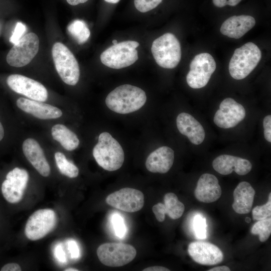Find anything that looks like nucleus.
I'll use <instances>...</instances> for the list:
<instances>
[{"mask_svg": "<svg viewBox=\"0 0 271 271\" xmlns=\"http://www.w3.org/2000/svg\"><path fill=\"white\" fill-rule=\"evenodd\" d=\"M147 95L141 88L130 84L119 86L106 96L105 103L111 110L127 114L140 109L146 103Z\"/></svg>", "mask_w": 271, "mask_h": 271, "instance_id": "f257e3e1", "label": "nucleus"}, {"mask_svg": "<svg viewBox=\"0 0 271 271\" xmlns=\"http://www.w3.org/2000/svg\"><path fill=\"white\" fill-rule=\"evenodd\" d=\"M92 153L98 165L108 171L119 169L124 162V152L121 146L107 132L99 134Z\"/></svg>", "mask_w": 271, "mask_h": 271, "instance_id": "f03ea898", "label": "nucleus"}, {"mask_svg": "<svg viewBox=\"0 0 271 271\" xmlns=\"http://www.w3.org/2000/svg\"><path fill=\"white\" fill-rule=\"evenodd\" d=\"M261 58L260 50L252 42L236 49L229 63L231 76L236 80L245 78L256 67Z\"/></svg>", "mask_w": 271, "mask_h": 271, "instance_id": "7ed1b4c3", "label": "nucleus"}, {"mask_svg": "<svg viewBox=\"0 0 271 271\" xmlns=\"http://www.w3.org/2000/svg\"><path fill=\"white\" fill-rule=\"evenodd\" d=\"M151 51L156 63L164 68H175L181 59L180 42L170 33H165L155 39L152 43Z\"/></svg>", "mask_w": 271, "mask_h": 271, "instance_id": "20e7f679", "label": "nucleus"}, {"mask_svg": "<svg viewBox=\"0 0 271 271\" xmlns=\"http://www.w3.org/2000/svg\"><path fill=\"white\" fill-rule=\"evenodd\" d=\"M139 43L134 41H125L113 45L100 55L103 64L112 69H119L128 67L139 59L136 48Z\"/></svg>", "mask_w": 271, "mask_h": 271, "instance_id": "39448f33", "label": "nucleus"}, {"mask_svg": "<svg viewBox=\"0 0 271 271\" xmlns=\"http://www.w3.org/2000/svg\"><path fill=\"white\" fill-rule=\"evenodd\" d=\"M52 55L56 71L63 82L76 85L79 81L80 69L73 53L63 44L57 42L52 47Z\"/></svg>", "mask_w": 271, "mask_h": 271, "instance_id": "423d86ee", "label": "nucleus"}, {"mask_svg": "<svg viewBox=\"0 0 271 271\" xmlns=\"http://www.w3.org/2000/svg\"><path fill=\"white\" fill-rule=\"evenodd\" d=\"M137 251L131 245L123 243H105L97 249L100 262L107 266L118 267L131 262L136 257Z\"/></svg>", "mask_w": 271, "mask_h": 271, "instance_id": "0eeeda50", "label": "nucleus"}, {"mask_svg": "<svg viewBox=\"0 0 271 271\" xmlns=\"http://www.w3.org/2000/svg\"><path fill=\"white\" fill-rule=\"evenodd\" d=\"M216 67L211 55L202 53L196 55L190 64V71L186 76L188 85L194 89L205 86Z\"/></svg>", "mask_w": 271, "mask_h": 271, "instance_id": "6e6552de", "label": "nucleus"}, {"mask_svg": "<svg viewBox=\"0 0 271 271\" xmlns=\"http://www.w3.org/2000/svg\"><path fill=\"white\" fill-rule=\"evenodd\" d=\"M39 40L37 35L30 33L24 35L8 52L6 60L11 66L21 67L28 64L38 52Z\"/></svg>", "mask_w": 271, "mask_h": 271, "instance_id": "1a4fd4ad", "label": "nucleus"}, {"mask_svg": "<svg viewBox=\"0 0 271 271\" xmlns=\"http://www.w3.org/2000/svg\"><path fill=\"white\" fill-rule=\"evenodd\" d=\"M29 180L28 172L15 167L9 171L1 185V191L5 200L10 204H16L22 199Z\"/></svg>", "mask_w": 271, "mask_h": 271, "instance_id": "9d476101", "label": "nucleus"}, {"mask_svg": "<svg viewBox=\"0 0 271 271\" xmlns=\"http://www.w3.org/2000/svg\"><path fill=\"white\" fill-rule=\"evenodd\" d=\"M56 221V215L53 210H38L28 218L25 228V235L31 240L40 239L53 229Z\"/></svg>", "mask_w": 271, "mask_h": 271, "instance_id": "9b49d317", "label": "nucleus"}, {"mask_svg": "<svg viewBox=\"0 0 271 271\" xmlns=\"http://www.w3.org/2000/svg\"><path fill=\"white\" fill-rule=\"evenodd\" d=\"M8 86L14 92L36 101L44 102L48 91L39 82L20 74H11L6 80Z\"/></svg>", "mask_w": 271, "mask_h": 271, "instance_id": "f8f14e48", "label": "nucleus"}, {"mask_svg": "<svg viewBox=\"0 0 271 271\" xmlns=\"http://www.w3.org/2000/svg\"><path fill=\"white\" fill-rule=\"evenodd\" d=\"M106 202L110 206L127 212L140 210L144 206V195L139 190L124 188L107 196Z\"/></svg>", "mask_w": 271, "mask_h": 271, "instance_id": "ddd939ff", "label": "nucleus"}, {"mask_svg": "<svg viewBox=\"0 0 271 271\" xmlns=\"http://www.w3.org/2000/svg\"><path fill=\"white\" fill-rule=\"evenodd\" d=\"M244 107L233 98H226L219 105L213 118L215 124L219 127L229 128L235 126L245 116Z\"/></svg>", "mask_w": 271, "mask_h": 271, "instance_id": "4468645a", "label": "nucleus"}, {"mask_svg": "<svg viewBox=\"0 0 271 271\" xmlns=\"http://www.w3.org/2000/svg\"><path fill=\"white\" fill-rule=\"evenodd\" d=\"M188 252L196 262L206 265L220 263L224 258L221 250L215 245L205 241H195L190 243Z\"/></svg>", "mask_w": 271, "mask_h": 271, "instance_id": "2eb2a0df", "label": "nucleus"}, {"mask_svg": "<svg viewBox=\"0 0 271 271\" xmlns=\"http://www.w3.org/2000/svg\"><path fill=\"white\" fill-rule=\"evenodd\" d=\"M212 166L216 172L223 175H229L233 171L239 175H245L252 169L248 160L228 155L216 157L212 162Z\"/></svg>", "mask_w": 271, "mask_h": 271, "instance_id": "dca6fc26", "label": "nucleus"}, {"mask_svg": "<svg viewBox=\"0 0 271 271\" xmlns=\"http://www.w3.org/2000/svg\"><path fill=\"white\" fill-rule=\"evenodd\" d=\"M16 105L24 112L42 119L57 118L63 114L61 110L56 106L24 97L19 98Z\"/></svg>", "mask_w": 271, "mask_h": 271, "instance_id": "f3484780", "label": "nucleus"}, {"mask_svg": "<svg viewBox=\"0 0 271 271\" xmlns=\"http://www.w3.org/2000/svg\"><path fill=\"white\" fill-rule=\"evenodd\" d=\"M196 198L199 201L209 203L217 201L221 196V189L217 178L208 173L199 178L194 191Z\"/></svg>", "mask_w": 271, "mask_h": 271, "instance_id": "a211bd4d", "label": "nucleus"}, {"mask_svg": "<svg viewBox=\"0 0 271 271\" xmlns=\"http://www.w3.org/2000/svg\"><path fill=\"white\" fill-rule=\"evenodd\" d=\"M23 153L38 173L44 177L50 174V167L39 144L34 139L25 140L22 145Z\"/></svg>", "mask_w": 271, "mask_h": 271, "instance_id": "6ab92c4d", "label": "nucleus"}, {"mask_svg": "<svg viewBox=\"0 0 271 271\" xmlns=\"http://www.w3.org/2000/svg\"><path fill=\"white\" fill-rule=\"evenodd\" d=\"M177 127L179 132L186 136L193 144H201L205 137V130L201 123L189 113L182 112L177 117Z\"/></svg>", "mask_w": 271, "mask_h": 271, "instance_id": "aec40b11", "label": "nucleus"}, {"mask_svg": "<svg viewBox=\"0 0 271 271\" xmlns=\"http://www.w3.org/2000/svg\"><path fill=\"white\" fill-rule=\"evenodd\" d=\"M255 24L254 18L250 16H233L223 23L220 32L229 38L239 39L251 29Z\"/></svg>", "mask_w": 271, "mask_h": 271, "instance_id": "412c9836", "label": "nucleus"}, {"mask_svg": "<svg viewBox=\"0 0 271 271\" xmlns=\"http://www.w3.org/2000/svg\"><path fill=\"white\" fill-rule=\"evenodd\" d=\"M174 160V151L170 147L163 146L149 155L146 162V167L151 172L164 174L170 170Z\"/></svg>", "mask_w": 271, "mask_h": 271, "instance_id": "4be33fe9", "label": "nucleus"}, {"mask_svg": "<svg viewBox=\"0 0 271 271\" xmlns=\"http://www.w3.org/2000/svg\"><path fill=\"white\" fill-rule=\"evenodd\" d=\"M255 190L247 182L242 181L238 184L233 192L234 211L240 214L250 212L252 207Z\"/></svg>", "mask_w": 271, "mask_h": 271, "instance_id": "5701e85b", "label": "nucleus"}, {"mask_svg": "<svg viewBox=\"0 0 271 271\" xmlns=\"http://www.w3.org/2000/svg\"><path fill=\"white\" fill-rule=\"evenodd\" d=\"M53 138L67 151H73L79 146L80 142L77 135L65 125H54L51 129Z\"/></svg>", "mask_w": 271, "mask_h": 271, "instance_id": "b1692460", "label": "nucleus"}, {"mask_svg": "<svg viewBox=\"0 0 271 271\" xmlns=\"http://www.w3.org/2000/svg\"><path fill=\"white\" fill-rule=\"evenodd\" d=\"M164 201L165 214L173 219H177L182 216L185 210V206L174 193L166 194Z\"/></svg>", "mask_w": 271, "mask_h": 271, "instance_id": "393cba45", "label": "nucleus"}, {"mask_svg": "<svg viewBox=\"0 0 271 271\" xmlns=\"http://www.w3.org/2000/svg\"><path fill=\"white\" fill-rule=\"evenodd\" d=\"M69 34L79 44L85 43L90 35V32L85 22L75 20L70 23L67 28Z\"/></svg>", "mask_w": 271, "mask_h": 271, "instance_id": "a878e982", "label": "nucleus"}, {"mask_svg": "<svg viewBox=\"0 0 271 271\" xmlns=\"http://www.w3.org/2000/svg\"><path fill=\"white\" fill-rule=\"evenodd\" d=\"M54 157L57 168L62 174L71 178L77 177L78 168L69 161L63 153L57 152L55 153Z\"/></svg>", "mask_w": 271, "mask_h": 271, "instance_id": "bb28decb", "label": "nucleus"}, {"mask_svg": "<svg viewBox=\"0 0 271 271\" xmlns=\"http://www.w3.org/2000/svg\"><path fill=\"white\" fill-rule=\"evenodd\" d=\"M251 233L253 235H259L260 242H264L271 234V218H267L256 222L251 227Z\"/></svg>", "mask_w": 271, "mask_h": 271, "instance_id": "cd10ccee", "label": "nucleus"}, {"mask_svg": "<svg viewBox=\"0 0 271 271\" xmlns=\"http://www.w3.org/2000/svg\"><path fill=\"white\" fill-rule=\"evenodd\" d=\"M253 219L255 220H260L266 219L271 215V193L268 195V200L267 203L261 206H256L252 211Z\"/></svg>", "mask_w": 271, "mask_h": 271, "instance_id": "c85d7f7f", "label": "nucleus"}, {"mask_svg": "<svg viewBox=\"0 0 271 271\" xmlns=\"http://www.w3.org/2000/svg\"><path fill=\"white\" fill-rule=\"evenodd\" d=\"M206 219L200 215H196L193 219V227L196 237L205 239L206 237Z\"/></svg>", "mask_w": 271, "mask_h": 271, "instance_id": "c756f323", "label": "nucleus"}, {"mask_svg": "<svg viewBox=\"0 0 271 271\" xmlns=\"http://www.w3.org/2000/svg\"><path fill=\"white\" fill-rule=\"evenodd\" d=\"M111 223L116 236L123 238L126 232V226L122 217L117 214H113L111 218Z\"/></svg>", "mask_w": 271, "mask_h": 271, "instance_id": "7c9ffc66", "label": "nucleus"}, {"mask_svg": "<svg viewBox=\"0 0 271 271\" xmlns=\"http://www.w3.org/2000/svg\"><path fill=\"white\" fill-rule=\"evenodd\" d=\"M163 0H134L136 8L140 12L146 13L157 7Z\"/></svg>", "mask_w": 271, "mask_h": 271, "instance_id": "2f4dec72", "label": "nucleus"}, {"mask_svg": "<svg viewBox=\"0 0 271 271\" xmlns=\"http://www.w3.org/2000/svg\"><path fill=\"white\" fill-rule=\"evenodd\" d=\"M26 30V26L22 23L18 22L10 37V41L14 44H16L24 36Z\"/></svg>", "mask_w": 271, "mask_h": 271, "instance_id": "473e14b6", "label": "nucleus"}, {"mask_svg": "<svg viewBox=\"0 0 271 271\" xmlns=\"http://www.w3.org/2000/svg\"><path fill=\"white\" fill-rule=\"evenodd\" d=\"M67 246L71 257L73 259H77L80 257V249L77 243L73 239L67 241Z\"/></svg>", "mask_w": 271, "mask_h": 271, "instance_id": "72a5a7b5", "label": "nucleus"}, {"mask_svg": "<svg viewBox=\"0 0 271 271\" xmlns=\"http://www.w3.org/2000/svg\"><path fill=\"white\" fill-rule=\"evenodd\" d=\"M152 211L158 221L163 222L164 221L166 214L164 204L158 203L155 204L152 207Z\"/></svg>", "mask_w": 271, "mask_h": 271, "instance_id": "f704fd0d", "label": "nucleus"}, {"mask_svg": "<svg viewBox=\"0 0 271 271\" xmlns=\"http://www.w3.org/2000/svg\"><path fill=\"white\" fill-rule=\"evenodd\" d=\"M264 137L269 143L271 142V115H268L263 120Z\"/></svg>", "mask_w": 271, "mask_h": 271, "instance_id": "c9c22d12", "label": "nucleus"}, {"mask_svg": "<svg viewBox=\"0 0 271 271\" xmlns=\"http://www.w3.org/2000/svg\"><path fill=\"white\" fill-rule=\"evenodd\" d=\"M54 255L57 260L61 263H65L66 261L65 253L61 244H58L55 247Z\"/></svg>", "mask_w": 271, "mask_h": 271, "instance_id": "e433bc0d", "label": "nucleus"}, {"mask_svg": "<svg viewBox=\"0 0 271 271\" xmlns=\"http://www.w3.org/2000/svg\"><path fill=\"white\" fill-rule=\"evenodd\" d=\"M242 0H212L213 4L218 8H222L226 5L235 6Z\"/></svg>", "mask_w": 271, "mask_h": 271, "instance_id": "4c0bfd02", "label": "nucleus"}, {"mask_svg": "<svg viewBox=\"0 0 271 271\" xmlns=\"http://www.w3.org/2000/svg\"><path fill=\"white\" fill-rule=\"evenodd\" d=\"M0 270L1 271H21L22 269L19 264L10 262L4 264Z\"/></svg>", "mask_w": 271, "mask_h": 271, "instance_id": "58836bf2", "label": "nucleus"}, {"mask_svg": "<svg viewBox=\"0 0 271 271\" xmlns=\"http://www.w3.org/2000/svg\"><path fill=\"white\" fill-rule=\"evenodd\" d=\"M144 271H169L170 269L162 266H153L144 269Z\"/></svg>", "mask_w": 271, "mask_h": 271, "instance_id": "ea45409f", "label": "nucleus"}, {"mask_svg": "<svg viewBox=\"0 0 271 271\" xmlns=\"http://www.w3.org/2000/svg\"><path fill=\"white\" fill-rule=\"evenodd\" d=\"M6 136V130L0 116V143L4 140Z\"/></svg>", "mask_w": 271, "mask_h": 271, "instance_id": "a19ab883", "label": "nucleus"}, {"mask_svg": "<svg viewBox=\"0 0 271 271\" xmlns=\"http://www.w3.org/2000/svg\"><path fill=\"white\" fill-rule=\"evenodd\" d=\"M208 271H230V269L225 265L214 267L211 269H208Z\"/></svg>", "mask_w": 271, "mask_h": 271, "instance_id": "79ce46f5", "label": "nucleus"}, {"mask_svg": "<svg viewBox=\"0 0 271 271\" xmlns=\"http://www.w3.org/2000/svg\"><path fill=\"white\" fill-rule=\"evenodd\" d=\"M67 3L72 6H76L79 4L86 2L88 0H66Z\"/></svg>", "mask_w": 271, "mask_h": 271, "instance_id": "37998d69", "label": "nucleus"}, {"mask_svg": "<svg viewBox=\"0 0 271 271\" xmlns=\"http://www.w3.org/2000/svg\"><path fill=\"white\" fill-rule=\"evenodd\" d=\"M106 2L111 4H116L119 2L120 0H104Z\"/></svg>", "mask_w": 271, "mask_h": 271, "instance_id": "c03bdc74", "label": "nucleus"}, {"mask_svg": "<svg viewBox=\"0 0 271 271\" xmlns=\"http://www.w3.org/2000/svg\"><path fill=\"white\" fill-rule=\"evenodd\" d=\"M64 270L65 271H78L79 270L76 268H68L65 269Z\"/></svg>", "mask_w": 271, "mask_h": 271, "instance_id": "a18cd8bd", "label": "nucleus"}, {"mask_svg": "<svg viewBox=\"0 0 271 271\" xmlns=\"http://www.w3.org/2000/svg\"><path fill=\"white\" fill-rule=\"evenodd\" d=\"M245 221L246 222V223H250V221H251V219L249 217H246L245 219Z\"/></svg>", "mask_w": 271, "mask_h": 271, "instance_id": "49530a36", "label": "nucleus"}, {"mask_svg": "<svg viewBox=\"0 0 271 271\" xmlns=\"http://www.w3.org/2000/svg\"><path fill=\"white\" fill-rule=\"evenodd\" d=\"M112 43H113V45H116L118 43L117 41L116 40H113Z\"/></svg>", "mask_w": 271, "mask_h": 271, "instance_id": "de8ad7c7", "label": "nucleus"}]
</instances>
